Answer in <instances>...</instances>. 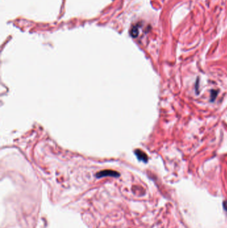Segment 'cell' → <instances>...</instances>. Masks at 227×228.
Instances as JSON below:
<instances>
[{"instance_id": "obj_3", "label": "cell", "mask_w": 227, "mask_h": 228, "mask_svg": "<svg viewBox=\"0 0 227 228\" xmlns=\"http://www.w3.org/2000/svg\"><path fill=\"white\" fill-rule=\"evenodd\" d=\"M212 96H211V98H212V100L213 99H214L215 98H216V95H217V93H216V91H212Z\"/></svg>"}, {"instance_id": "obj_4", "label": "cell", "mask_w": 227, "mask_h": 228, "mask_svg": "<svg viewBox=\"0 0 227 228\" xmlns=\"http://www.w3.org/2000/svg\"><path fill=\"white\" fill-rule=\"evenodd\" d=\"M223 207H224V209L227 212V201H225L223 202Z\"/></svg>"}, {"instance_id": "obj_1", "label": "cell", "mask_w": 227, "mask_h": 228, "mask_svg": "<svg viewBox=\"0 0 227 228\" xmlns=\"http://www.w3.org/2000/svg\"><path fill=\"white\" fill-rule=\"evenodd\" d=\"M119 176L120 174H119V172H117L115 171L110 170H103L101 171H99L96 175L97 177H98V178H100V177H105V176H111V177H117Z\"/></svg>"}, {"instance_id": "obj_2", "label": "cell", "mask_w": 227, "mask_h": 228, "mask_svg": "<svg viewBox=\"0 0 227 228\" xmlns=\"http://www.w3.org/2000/svg\"><path fill=\"white\" fill-rule=\"evenodd\" d=\"M135 155L137 156V158L140 161H143L144 162H147L148 161V157L146 154H145L143 152L140 151L139 149L135 150Z\"/></svg>"}]
</instances>
